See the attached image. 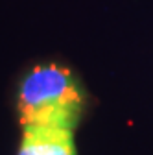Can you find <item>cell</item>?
Here are the masks:
<instances>
[{"instance_id": "6da1fadb", "label": "cell", "mask_w": 153, "mask_h": 155, "mask_svg": "<svg viewBox=\"0 0 153 155\" xmlns=\"http://www.w3.org/2000/svg\"><path fill=\"white\" fill-rule=\"evenodd\" d=\"M87 105L76 74L59 63L33 67L18 83L17 111L22 126H50L74 131Z\"/></svg>"}, {"instance_id": "7a4b0ae2", "label": "cell", "mask_w": 153, "mask_h": 155, "mask_svg": "<svg viewBox=\"0 0 153 155\" xmlns=\"http://www.w3.org/2000/svg\"><path fill=\"white\" fill-rule=\"evenodd\" d=\"M17 155H78V151L70 129L24 126Z\"/></svg>"}]
</instances>
